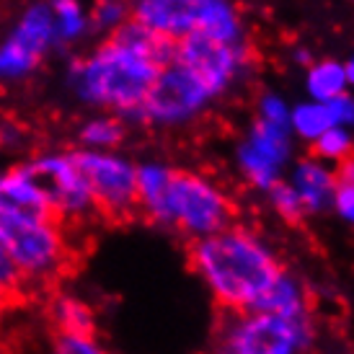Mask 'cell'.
Segmentation results:
<instances>
[{
	"label": "cell",
	"instance_id": "obj_17",
	"mask_svg": "<svg viewBox=\"0 0 354 354\" xmlns=\"http://www.w3.org/2000/svg\"><path fill=\"white\" fill-rule=\"evenodd\" d=\"M346 86V73L344 68L334 62V59H326V62H318L315 68H310L308 73V91L315 101H328L344 93Z\"/></svg>",
	"mask_w": 354,
	"mask_h": 354
},
{
	"label": "cell",
	"instance_id": "obj_4",
	"mask_svg": "<svg viewBox=\"0 0 354 354\" xmlns=\"http://www.w3.org/2000/svg\"><path fill=\"white\" fill-rule=\"evenodd\" d=\"M135 21L166 37H184L189 31H205L230 44H243V31L227 0H142Z\"/></svg>",
	"mask_w": 354,
	"mask_h": 354
},
{
	"label": "cell",
	"instance_id": "obj_21",
	"mask_svg": "<svg viewBox=\"0 0 354 354\" xmlns=\"http://www.w3.org/2000/svg\"><path fill=\"white\" fill-rule=\"evenodd\" d=\"M241 168L246 171V176L254 181L256 187L261 189H269L272 184L277 181V163L274 160H269L264 153H259V150L248 142L241 148Z\"/></svg>",
	"mask_w": 354,
	"mask_h": 354
},
{
	"label": "cell",
	"instance_id": "obj_16",
	"mask_svg": "<svg viewBox=\"0 0 354 354\" xmlns=\"http://www.w3.org/2000/svg\"><path fill=\"white\" fill-rule=\"evenodd\" d=\"M13 37L41 55V52L55 41V37H57V26H55L52 10L44 8V6H34V8L24 16V21L19 24V29H16Z\"/></svg>",
	"mask_w": 354,
	"mask_h": 354
},
{
	"label": "cell",
	"instance_id": "obj_12",
	"mask_svg": "<svg viewBox=\"0 0 354 354\" xmlns=\"http://www.w3.org/2000/svg\"><path fill=\"white\" fill-rule=\"evenodd\" d=\"M308 295L297 282H292L285 272L279 274L274 285L266 290L261 297H256V303L248 308L246 313H279V315H308Z\"/></svg>",
	"mask_w": 354,
	"mask_h": 354
},
{
	"label": "cell",
	"instance_id": "obj_11",
	"mask_svg": "<svg viewBox=\"0 0 354 354\" xmlns=\"http://www.w3.org/2000/svg\"><path fill=\"white\" fill-rule=\"evenodd\" d=\"M109 41L138 52L140 57L156 62L158 68H166V65H171L174 57H176V39H174V37L158 34V31H153L150 26L140 24V21H135V19L127 21L124 26H119Z\"/></svg>",
	"mask_w": 354,
	"mask_h": 354
},
{
	"label": "cell",
	"instance_id": "obj_7",
	"mask_svg": "<svg viewBox=\"0 0 354 354\" xmlns=\"http://www.w3.org/2000/svg\"><path fill=\"white\" fill-rule=\"evenodd\" d=\"M238 318L225 334V346L238 354H290L310 346L313 326L308 315L233 313Z\"/></svg>",
	"mask_w": 354,
	"mask_h": 354
},
{
	"label": "cell",
	"instance_id": "obj_20",
	"mask_svg": "<svg viewBox=\"0 0 354 354\" xmlns=\"http://www.w3.org/2000/svg\"><path fill=\"white\" fill-rule=\"evenodd\" d=\"M39 62V52L26 47L21 39L10 37L3 47H0V75H21L31 70Z\"/></svg>",
	"mask_w": 354,
	"mask_h": 354
},
{
	"label": "cell",
	"instance_id": "obj_10",
	"mask_svg": "<svg viewBox=\"0 0 354 354\" xmlns=\"http://www.w3.org/2000/svg\"><path fill=\"white\" fill-rule=\"evenodd\" d=\"M24 174L47 194L50 205L57 209L59 223L65 217H83L86 212L96 209L93 199H91L88 184L80 176L73 156L34 160L31 166H24Z\"/></svg>",
	"mask_w": 354,
	"mask_h": 354
},
{
	"label": "cell",
	"instance_id": "obj_19",
	"mask_svg": "<svg viewBox=\"0 0 354 354\" xmlns=\"http://www.w3.org/2000/svg\"><path fill=\"white\" fill-rule=\"evenodd\" d=\"M290 122H292V127L297 129V135H300V138H310V140H315L321 132H326L328 127H334L331 114H328V109H326L324 101L297 106L295 114L290 117Z\"/></svg>",
	"mask_w": 354,
	"mask_h": 354
},
{
	"label": "cell",
	"instance_id": "obj_8",
	"mask_svg": "<svg viewBox=\"0 0 354 354\" xmlns=\"http://www.w3.org/2000/svg\"><path fill=\"white\" fill-rule=\"evenodd\" d=\"M248 59H251V50L246 41L230 44L205 31H189L176 39L174 62L192 70L215 96L223 88H227V83L246 68Z\"/></svg>",
	"mask_w": 354,
	"mask_h": 354
},
{
	"label": "cell",
	"instance_id": "obj_23",
	"mask_svg": "<svg viewBox=\"0 0 354 354\" xmlns=\"http://www.w3.org/2000/svg\"><path fill=\"white\" fill-rule=\"evenodd\" d=\"M349 153H352V138L342 129V124H334V127H328L326 132H321V135L315 138L313 156L342 160V158L349 156Z\"/></svg>",
	"mask_w": 354,
	"mask_h": 354
},
{
	"label": "cell",
	"instance_id": "obj_3",
	"mask_svg": "<svg viewBox=\"0 0 354 354\" xmlns=\"http://www.w3.org/2000/svg\"><path fill=\"white\" fill-rule=\"evenodd\" d=\"M0 243L16 261L26 282H52L59 279L73 264L62 225L3 209L0 207Z\"/></svg>",
	"mask_w": 354,
	"mask_h": 354
},
{
	"label": "cell",
	"instance_id": "obj_6",
	"mask_svg": "<svg viewBox=\"0 0 354 354\" xmlns=\"http://www.w3.org/2000/svg\"><path fill=\"white\" fill-rule=\"evenodd\" d=\"M73 160L86 178L93 207L104 220L124 223L138 215V171L127 160L101 153H75Z\"/></svg>",
	"mask_w": 354,
	"mask_h": 354
},
{
	"label": "cell",
	"instance_id": "obj_1",
	"mask_svg": "<svg viewBox=\"0 0 354 354\" xmlns=\"http://www.w3.org/2000/svg\"><path fill=\"white\" fill-rule=\"evenodd\" d=\"M187 256L225 313H246L282 274L272 251L241 227L202 236L189 246Z\"/></svg>",
	"mask_w": 354,
	"mask_h": 354
},
{
	"label": "cell",
	"instance_id": "obj_27",
	"mask_svg": "<svg viewBox=\"0 0 354 354\" xmlns=\"http://www.w3.org/2000/svg\"><path fill=\"white\" fill-rule=\"evenodd\" d=\"M324 104H326V109H328L334 124H354V99L339 93V96L324 101Z\"/></svg>",
	"mask_w": 354,
	"mask_h": 354
},
{
	"label": "cell",
	"instance_id": "obj_15",
	"mask_svg": "<svg viewBox=\"0 0 354 354\" xmlns=\"http://www.w3.org/2000/svg\"><path fill=\"white\" fill-rule=\"evenodd\" d=\"M166 184L168 171L158 166L138 168V199L140 209H145L153 220L166 223Z\"/></svg>",
	"mask_w": 354,
	"mask_h": 354
},
{
	"label": "cell",
	"instance_id": "obj_34",
	"mask_svg": "<svg viewBox=\"0 0 354 354\" xmlns=\"http://www.w3.org/2000/svg\"><path fill=\"white\" fill-rule=\"evenodd\" d=\"M8 303H10L8 297H6V295H3V292H0V313H3V308H6V305H8Z\"/></svg>",
	"mask_w": 354,
	"mask_h": 354
},
{
	"label": "cell",
	"instance_id": "obj_31",
	"mask_svg": "<svg viewBox=\"0 0 354 354\" xmlns=\"http://www.w3.org/2000/svg\"><path fill=\"white\" fill-rule=\"evenodd\" d=\"M122 16H124V10H122L119 3H114V0H104L99 8H96L93 21H96V26H111V24L122 21Z\"/></svg>",
	"mask_w": 354,
	"mask_h": 354
},
{
	"label": "cell",
	"instance_id": "obj_14",
	"mask_svg": "<svg viewBox=\"0 0 354 354\" xmlns=\"http://www.w3.org/2000/svg\"><path fill=\"white\" fill-rule=\"evenodd\" d=\"M52 324L57 328V334L65 336H88L93 339L96 324H93V315L83 303L73 300V297H55L50 308Z\"/></svg>",
	"mask_w": 354,
	"mask_h": 354
},
{
	"label": "cell",
	"instance_id": "obj_13",
	"mask_svg": "<svg viewBox=\"0 0 354 354\" xmlns=\"http://www.w3.org/2000/svg\"><path fill=\"white\" fill-rule=\"evenodd\" d=\"M336 178L328 174L324 166H318L313 160H303L295 171V192L300 194V202L308 212L324 209L334 199Z\"/></svg>",
	"mask_w": 354,
	"mask_h": 354
},
{
	"label": "cell",
	"instance_id": "obj_29",
	"mask_svg": "<svg viewBox=\"0 0 354 354\" xmlns=\"http://www.w3.org/2000/svg\"><path fill=\"white\" fill-rule=\"evenodd\" d=\"M261 119L272 122L277 127H287L290 124V114H287L285 109V101H279L277 96H266L261 101Z\"/></svg>",
	"mask_w": 354,
	"mask_h": 354
},
{
	"label": "cell",
	"instance_id": "obj_33",
	"mask_svg": "<svg viewBox=\"0 0 354 354\" xmlns=\"http://www.w3.org/2000/svg\"><path fill=\"white\" fill-rule=\"evenodd\" d=\"M344 73H346V80H349V83H354V59L344 68Z\"/></svg>",
	"mask_w": 354,
	"mask_h": 354
},
{
	"label": "cell",
	"instance_id": "obj_30",
	"mask_svg": "<svg viewBox=\"0 0 354 354\" xmlns=\"http://www.w3.org/2000/svg\"><path fill=\"white\" fill-rule=\"evenodd\" d=\"M334 199H336L339 212L354 225V184H336Z\"/></svg>",
	"mask_w": 354,
	"mask_h": 354
},
{
	"label": "cell",
	"instance_id": "obj_28",
	"mask_svg": "<svg viewBox=\"0 0 354 354\" xmlns=\"http://www.w3.org/2000/svg\"><path fill=\"white\" fill-rule=\"evenodd\" d=\"M55 344H57L59 352H68V354H93V352H99V346L93 344V339H88V336L57 334V336H55Z\"/></svg>",
	"mask_w": 354,
	"mask_h": 354
},
{
	"label": "cell",
	"instance_id": "obj_9",
	"mask_svg": "<svg viewBox=\"0 0 354 354\" xmlns=\"http://www.w3.org/2000/svg\"><path fill=\"white\" fill-rule=\"evenodd\" d=\"M212 93L205 83L178 62L158 70L148 96L142 101V114L156 122H181L197 114Z\"/></svg>",
	"mask_w": 354,
	"mask_h": 354
},
{
	"label": "cell",
	"instance_id": "obj_24",
	"mask_svg": "<svg viewBox=\"0 0 354 354\" xmlns=\"http://www.w3.org/2000/svg\"><path fill=\"white\" fill-rule=\"evenodd\" d=\"M52 13L57 16V37H78L86 21L80 13L78 0H55L52 3Z\"/></svg>",
	"mask_w": 354,
	"mask_h": 354
},
{
	"label": "cell",
	"instance_id": "obj_32",
	"mask_svg": "<svg viewBox=\"0 0 354 354\" xmlns=\"http://www.w3.org/2000/svg\"><path fill=\"white\" fill-rule=\"evenodd\" d=\"M336 184H354V153L342 158V166L336 171Z\"/></svg>",
	"mask_w": 354,
	"mask_h": 354
},
{
	"label": "cell",
	"instance_id": "obj_26",
	"mask_svg": "<svg viewBox=\"0 0 354 354\" xmlns=\"http://www.w3.org/2000/svg\"><path fill=\"white\" fill-rule=\"evenodd\" d=\"M83 140L88 145H117L122 140V124L114 119H101V122H91L83 129Z\"/></svg>",
	"mask_w": 354,
	"mask_h": 354
},
{
	"label": "cell",
	"instance_id": "obj_5",
	"mask_svg": "<svg viewBox=\"0 0 354 354\" xmlns=\"http://www.w3.org/2000/svg\"><path fill=\"white\" fill-rule=\"evenodd\" d=\"M236 217V207L205 178L184 171H168L166 223H176L194 236H209L225 230Z\"/></svg>",
	"mask_w": 354,
	"mask_h": 354
},
{
	"label": "cell",
	"instance_id": "obj_2",
	"mask_svg": "<svg viewBox=\"0 0 354 354\" xmlns=\"http://www.w3.org/2000/svg\"><path fill=\"white\" fill-rule=\"evenodd\" d=\"M158 70L160 68L156 62L109 41L88 62L75 68V83L83 99L106 104L127 114H142V101Z\"/></svg>",
	"mask_w": 354,
	"mask_h": 354
},
{
	"label": "cell",
	"instance_id": "obj_18",
	"mask_svg": "<svg viewBox=\"0 0 354 354\" xmlns=\"http://www.w3.org/2000/svg\"><path fill=\"white\" fill-rule=\"evenodd\" d=\"M259 153H264L269 160H274L277 166L282 163L290 153V142H287V127H277L266 119H259L251 129V140H248Z\"/></svg>",
	"mask_w": 354,
	"mask_h": 354
},
{
	"label": "cell",
	"instance_id": "obj_25",
	"mask_svg": "<svg viewBox=\"0 0 354 354\" xmlns=\"http://www.w3.org/2000/svg\"><path fill=\"white\" fill-rule=\"evenodd\" d=\"M272 202H274L277 212L285 217L287 223H297L303 217V202H300V194L295 192V187H287L282 181H274L272 184Z\"/></svg>",
	"mask_w": 354,
	"mask_h": 354
},
{
	"label": "cell",
	"instance_id": "obj_22",
	"mask_svg": "<svg viewBox=\"0 0 354 354\" xmlns=\"http://www.w3.org/2000/svg\"><path fill=\"white\" fill-rule=\"evenodd\" d=\"M26 287H29V282H26L24 272L10 259L6 246L0 243V292L8 297L10 303H21L26 295Z\"/></svg>",
	"mask_w": 354,
	"mask_h": 354
}]
</instances>
